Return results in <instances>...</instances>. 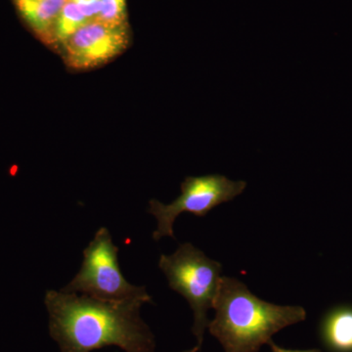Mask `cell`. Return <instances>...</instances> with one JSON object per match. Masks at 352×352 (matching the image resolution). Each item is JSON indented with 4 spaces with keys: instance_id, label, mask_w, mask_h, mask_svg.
<instances>
[{
    "instance_id": "1",
    "label": "cell",
    "mask_w": 352,
    "mask_h": 352,
    "mask_svg": "<svg viewBox=\"0 0 352 352\" xmlns=\"http://www.w3.org/2000/svg\"><path fill=\"white\" fill-rule=\"evenodd\" d=\"M50 333L60 352H91L118 346L124 352H155L156 342L140 316L145 298L104 300L85 295L46 292Z\"/></svg>"
},
{
    "instance_id": "2",
    "label": "cell",
    "mask_w": 352,
    "mask_h": 352,
    "mask_svg": "<svg viewBox=\"0 0 352 352\" xmlns=\"http://www.w3.org/2000/svg\"><path fill=\"white\" fill-rule=\"evenodd\" d=\"M212 308L215 317L208 331L226 352H258L274 333L307 318L302 307L264 302L231 277L220 279Z\"/></svg>"
},
{
    "instance_id": "3",
    "label": "cell",
    "mask_w": 352,
    "mask_h": 352,
    "mask_svg": "<svg viewBox=\"0 0 352 352\" xmlns=\"http://www.w3.org/2000/svg\"><path fill=\"white\" fill-rule=\"evenodd\" d=\"M159 266L168 278L170 288L184 296L193 310L192 331L197 346L192 351L199 352L210 323L208 311L214 307L219 292L221 264L208 258L190 243H185L171 256H161Z\"/></svg>"
},
{
    "instance_id": "4",
    "label": "cell",
    "mask_w": 352,
    "mask_h": 352,
    "mask_svg": "<svg viewBox=\"0 0 352 352\" xmlns=\"http://www.w3.org/2000/svg\"><path fill=\"white\" fill-rule=\"evenodd\" d=\"M118 252L119 248L113 245L110 231L101 227L83 251L82 267L78 274L61 291L82 294L98 300L145 298L151 302L152 298L145 287L134 286L124 277Z\"/></svg>"
},
{
    "instance_id": "5",
    "label": "cell",
    "mask_w": 352,
    "mask_h": 352,
    "mask_svg": "<svg viewBox=\"0 0 352 352\" xmlns=\"http://www.w3.org/2000/svg\"><path fill=\"white\" fill-rule=\"evenodd\" d=\"M245 187L247 182H233L224 175L188 176L182 182V195L170 205L150 201L149 212L157 221L153 238L155 241L166 236L175 238L173 223L178 215L189 212L196 217H206L212 208L241 195Z\"/></svg>"
},
{
    "instance_id": "6",
    "label": "cell",
    "mask_w": 352,
    "mask_h": 352,
    "mask_svg": "<svg viewBox=\"0 0 352 352\" xmlns=\"http://www.w3.org/2000/svg\"><path fill=\"white\" fill-rule=\"evenodd\" d=\"M64 58L69 67L87 69L107 63L126 50L129 34L126 25L89 21L63 43Z\"/></svg>"
},
{
    "instance_id": "7",
    "label": "cell",
    "mask_w": 352,
    "mask_h": 352,
    "mask_svg": "<svg viewBox=\"0 0 352 352\" xmlns=\"http://www.w3.org/2000/svg\"><path fill=\"white\" fill-rule=\"evenodd\" d=\"M67 1L68 0H16V4L36 34L50 43L56 41L57 20Z\"/></svg>"
},
{
    "instance_id": "8",
    "label": "cell",
    "mask_w": 352,
    "mask_h": 352,
    "mask_svg": "<svg viewBox=\"0 0 352 352\" xmlns=\"http://www.w3.org/2000/svg\"><path fill=\"white\" fill-rule=\"evenodd\" d=\"M321 337L330 351L352 352V307L331 310L322 322Z\"/></svg>"
},
{
    "instance_id": "9",
    "label": "cell",
    "mask_w": 352,
    "mask_h": 352,
    "mask_svg": "<svg viewBox=\"0 0 352 352\" xmlns=\"http://www.w3.org/2000/svg\"><path fill=\"white\" fill-rule=\"evenodd\" d=\"M89 22V20L85 17V14L80 11V9L76 6L75 2L68 0L65 4L59 18L57 20L56 30H55V36L56 41L63 43L69 36H71L74 32Z\"/></svg>"
},
{
    "instance_id": "10",
    "label": "cell",
    "mask_w": 352,
    "mask_h": 352,
    "mask_svg": "<svg viewBox=\"0 0 352 352\" xmlns=\"http://www.w3.org/2000/svg\"><path fill=\"white\" fill-rule=\"evenodd\" d=\"M126 0H101L100 12L96 20L112 25H124Z\"/></svg>"
},
{
    "instance_id": "11",
    "label": "cell",
    "mask_w": 352,
    "mask_h": 352,
    "mask_svg": "<svg viewBox=\"0 0 352 352\" xmlns=\"http://www.w3.org/2000/svg\"><path fill=\"white\" fill-rule=\"evenodd\" d=\"M89 21L96 20L101 8V0H72Z\"/></svg>"
},
{
    "instance_id": "12",
    "label": "cell",
    "mask_w": 352,
    "mask_h": 352,
    "mask_svg": "<svg viewBox=\"0 0 352 352\" xmlns=\"http://www.w3.org/2000/svg\"><path fill=\"white\" fill-rule=\"evenodd\" d=\"M268 344H270L271 351H272V352H321V351H319V349H308V351H293V349H283V347L277 346L276 344H274V342H272V340L268 342Z\"/></svg>"
},
{
    "instance_id": "13",
    "label": "cell",
    "mask_w": 352,
    "mask_h": 352,
    "mask_svg": "<svg viewBox=\"0 0 352 352\" xmlns=\"http://www.w3.org/2000/svg\"><path fill=\"white\" fill-rule=\"evenodd\" d=\"M186 352H195V351H192V349H191V351H186Z\"/></svg>"
}]
</instances>
